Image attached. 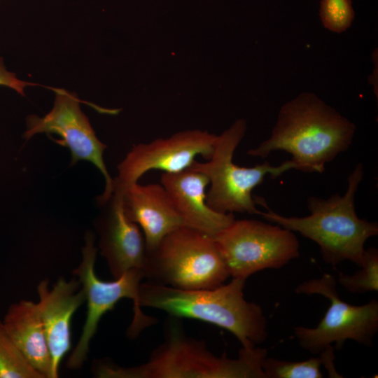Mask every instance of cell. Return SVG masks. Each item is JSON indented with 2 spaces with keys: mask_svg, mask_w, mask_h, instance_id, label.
I'll use <instances>...</instances> for the list:
<instances>
[{
  "mask_svg": "<svg viewBox=\"0 0 378 378\" xmlns=\"http://www.w3.org/2000/svg\"><path fill=\"white\" fill-rule=\"evenodd\" d=\"M245 279L232 278L214 288L186 290L141 282L139 304L165 312L173 318L211 323L232 333L241 347L252 349L267 337V322L262 307L245 300Z\"/></svg>",
  "mask_w": 378,
  "mask_h": 378,
  "instance_id": "cell-4",
  "label": "cell"
},
{
  "mask_svg": "<svg viewBox=\"0 0 378 378\" xmlns=\"http://www.w3.org/2000/svg\"><path fill=\"white\" fill-rule=\"evenodd\" d=\"M143 273L149 282L186 290L214 288L230 276L214 237L185 225L146 251Z\"/></svg>",
  "mask_w": 378,
  "mask_h": 378,
  "instance_id": "cell-5",
  "label": "cell"
},
{
  "mask_svg": "<svg viewBox=\"0 0 378 378\" xmlns=\"http://www.w3.org/2000/svg\"><path fill=\"white\" fill-rule=\"evenodd\" d=\"M358 271L353 275L340 273L338 283L353 293L378 290V251L374 247L365 250L363 261Z\"/></svg>",
  "mask_w": 378,
  "mask_h": 378,
  "instance_id": "cell-19",
  "label": "cell"
},
{
  "mask_svg": "<svg viewBox=\"0 0 378 378\" xmlns=\"http://www.w3.org/2000/svg\"><path fill=\"white\" fill-rule=\"evenodd\" d=\"M214 239L232 278L246 280L266 269H279L300 255L293 231L254 219H234Z\"/></svg>",
  "mask_w": 378,
  "mask_h": 378,
  "instance_id": "cell-8",
  "label": "cell"
},
{
  "mask_svg": "<svg viewBox=\"0 0 378 378\" xmlns=\"http://www.w3.org/2000/svg\"><path fill=\"white\" fill-rule=\"evenodd\" d=\"M0 85L10 88L18 94L24 96V88L29 85H37V84L18 78L14 73L6 69L3 59L0 57Z\"/></svg>",
  "mask_w": 378,
  "mask_h": 378,
  "instance_id": "cell-21",
  "label": "cell"
},
{
  "mask_svg": "<svg viewBox=\"0 0 378 378\" xmlns=\"http://www.w3.org/2000/svg\"><path fill=\"white\" fill-rule=\"evenodd\" d=\"M363 174V166L358 163L348 176L344 195L337 192L327 199L309 197V216L280 215L271 210L263 198L255 197L256 204L267 210L258 215L316 242L323 260L334 268L344 260L360 267L366 241L378 234L377 223L360 218L356 212L355 197Z\"/></svg>",
  "mask_w": 378,
  "mask_h": 378,
  "instance_id": "cell-2",
  "label": "cell"
},
{
  "mask_svg": "<svg viewBox=\"0 0 378 378\" xmlns=\"http://www.w3.org/2000/svg\"><path fill=\"white\" fill-rule=\"evenodd\" d=\"M52 90L55 92L52 110L43 117L28 116L24 137L29 139L39 133L55 134L59 139L53 140L70 150L71 164L79 160L92 163L105 179L104 191L97 197L99 205L102 204L112 195L113 184L103 158L106 146L96 136L88 118L80 109L81 101L77 95L61 88Z\"/></svg>",
  "mask_w": 378,
  "mask_h": 378,
  "instance_id": "cell-10",
  "label": "cell"
},
{
  "mask_svg": "<svg viewBox=\"0 0 378 378\" xmlns=\"http://www.w3.org/2000/svg\"><path fill=\"white\" fill-rule=\"evenodd\" d=\"M319 16L328 31L343 33L351 27L354 19L352 0H321Z\"/></svg>",
  "mask_w": 378,
  "mask_h": 378,
  "instance_id": "cell-20",
  "label": "cell"
},
{
  "mask_svg": "<svg viewBox=\"0 0 378 378\" xmlns=\"http://www.w3.org/2000/svg\"><path fill=\"white\" fill-rule=\"evenodd\" d=\"M246 128L245 120H236L217 136L210 159L205 162L195 160L190 167L209 178L210 187L206 192V203L220 213L258 215L260 210L256 208L253 190L262 183L267 175L276 178L295 167L291 160L278 166H273L267 161L251 167L234 164V153Z\"/></svg>",
  "mask_w": 378,
  "mask_h": 378,
  "instance_id": "cell-6",
  "label": "cell"
},
{
  "mask_svg": "<svg viewBox=\"0 0 378 378\" xmlns=\"http://www.w3.org/2000/svg\"><path fill=\"white\" fill-rule=\"evenodd\" d=\"M78 279L59 278L50 289L49 281L37 286L38 302L52 359V378L59 375L63 357L71 346V318L85 301V294Z\"/></svg>",
  "mask_w": 378,
  "mask_h": 378,
  "instance_id": "cell-13",
  "label": "cell"
},
{
  "mask_svg": "<svg viewBox=\"0 0 378 378\" xmlns=\"http://www.w3.org/2000/svg\"><path fill=\"white\" fill-rule=\"evenodd\" d=\"M267 349L241 347L236 358L216 356L204 342L187 336L177 323L165 329L164 341L140 365L125 368L109 362L96 364L99 378H265L262 362Z\"/></svg>",
  "mask_w": 378,
  "mask_h": 378,
  "instance_id": "cell-3",
  "label": "cell"
},
{
  "mask_svg": "<svg viewBox=\"0 0 378 378\" xmlns=\"http://www.w3.org/2000/svg\"><path fill=\"white\" fill-rule=\"evenodd\" d=\"M298 294L321 295L330 301L326 313L315 328L295 327L294 334L300 346L312 354H321L332 347L340 349L347 340L371 346L378 331V302L375 299L355 306L340 299L336 279L330 274L305 281L295 290Z\"/></svg>",
  "mask_w": 378,
  "mask_h": 378,
  "instance_id": "cell-9",
  "label": "cell"
},
{
  "mask_svg": "<svg viewBox=\"0 0 378 378\" xmlns=\"http://www.w3.org/2000/svg\"><path fill=\"white\" fill-rule=\"evenodd\" d=\"M0 378H44L29 363L0 321Z\"/></svg>",
  "mask_w": 378,
  "mask_h": 378,
  "instance_id": "cell-17",
  "label": "cell"
},
{
  "mask_svg": "<svg viewBox=\"0 0 378 378\" xmlns=\"http://www.w3.org/2000/svg\"><path fill=\"white\" fill-rule=\"evenodd\" d=\"M216 139L215 134L195 130L134 145L118 165L112 194L123 197L125 190L150 170L175 173L189 168L197 156L210 159Z\"/></svg>",
  "mask_w": 378,
  "mask_h": 378,
  "instance_id": "cell-11",
  "label": "cell"
},
{
  "mask_svg": "<svg viewBox=\"0 0 378 378\" xmlns=\"http://www.w3.org/2000/svg\"><path fill=\"white\" fill-rule=\"evenodd\" d=\"M356 125L316 94L302 92L280 108L270 137L247 155L262 158L283 150L295 169L321 174L351 146Z\"/></svg>",
  "mask_w": 378,
  "mask_h": 378,
  "instance_id": "cell-1",
  "label": "cell"
},
{
  "mask_svg": "<svg viewBox=\"0 0 378 378\" xmlns=\"http://www.w3.org/2000/svg\"><path fill=\"white\" fill-rule=\"evenodd\" d=\"M94 241V234L88 231L82 248L81 261L73 271L85 292L87 313L80 338L66 362L69 370H78L82 367L88 358L90 343L97 332L101 318L113 309L120 300L129 298L133 301L134 316L127 330L130 337H136L143 330L156 322V318L144 314L139 304V286L144 279L143 271L130 270L110 281L100 279L94 272L97 253Z\"/></svg>",
  "mask_w": 378,
  "mask_h": 378,
  "instance_id": "cell-7",
  "label": "cell"
},
{
  "mask_svg": "<svg viewBox=\"0 0 378 378\" xmlns=\"http://www.w3.org/2000/svg\"><path fill=\"white\" fill-rule=\"evenodd\" d=\"M160 183L167 190L185 226L214 237L234 219L233 214L220 213L206 203L209 178L188 168L175 173H162Z\"/></svg>",
  "mask_w": 378,
  "mask_h": 378,
  "instance_id": "cell-14",
  "label": "cell"
},
{
  "mask_svg": "<svg viewBox=\"0 0 378 378\" xmlns=\"http://www.w3.org/2000/svg\"><path fill=\"white\" fill-rule=\"evenodd\" d=\"M124 212L141 230L146 251L166 234L184 225L167 190L160 183L130 186L122 197Z\"/></svg>",
  "mask_w": 378,
  "mask_h": 378,
  "instance_id": "cell-15",
  "label": "cell"
},
{
  "mask_svg": "<svg viewBox=\"0 0 378 378\" xmlns=\"http://www.w3.org/2000/svg\"><path fill=\"white\" fill-rule=\"evenodd\" d=\"M101 211L94 225L99 234V248L113 279L130 270L143 271L146 242L139 225L126 216L122 197L113 194L99 205Z\"/></svg>",
  "mask_w": 378,
  "mask_h": 378,
  "instance_id": "cell-12",
  "label": "cell"
},
{
  "mask_svg": "<svg viewBox=\"0 0 378 378\" xmlns=\"http://www.w3.org/2000/svg\"><path fill=\"white\" fill-rule=\"evenodd\" d=\"M324 358H310L303 361H288L266 356L262 362L265 378H321Z\"/></svg>",
  "mask_w": 378,
  "mask_h": 378,
  "instance_id": "cell-18",
  "label": "cell"
},
{
  "mask_svg": "<svg viewBox=\"0 0 378 378\" xmlns=\"http://www.w3.org/2000/svg\"><path fill=\"white\" fill-rule=\"evenodd\" d=\"M2 322L31 366L44 378H52V359L38 303L22 300L12 304Z\"/></svg>",
  "mask_w": 378,
  "mask_h": 378,
  "instance_id": "cell-16",
  "label": "cell"
}]
</instances>
